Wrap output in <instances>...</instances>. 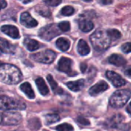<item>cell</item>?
<instances>
[{
    "label": "cell",
    "instance_id": "cell-1",
    "mask_svg": "<svg viewBox=\"0 0 131 131\" xmlns=\"http://www.w3.org/2000/svg\"><path fill=\"white\" fill-rule=\"evenodd\" d=\"M21 72L16 66L0 62V81L6 84H16L21 79Z\"/></svg>",
    "mask_w": 131,
    "mask_h": 131
},
{
    "label": "cell",
    "instance_id": "cell-2",
    "mask_svg": "<svg viewBox=\"0 0 131 131\" xmlns=\"http://www.w3.org/2000/svg\"><path fill=\"white\" fill-rule=\"evenodd\" d=\"M90 40L94 49L98 51L108 48L111 42V39L109 37L107 31L102 30H98L93 33L91 35Z\"/></svg>",
    "mask_w": 131,
    "mask_h": 131
},
{
    "label": "cell",
    "instance_id": "cell-3",
    "mask_svg": "<svg viewBox=\"0 0 131 131\" xmlns=\"http://www.w3.org/2000/svg\"><path fill=\"white\" fill-rule=\"evenodd\" d=\"M131 91L127 89H122L116 91L110 98V104L114 108L123 107L130 98Z\"/></svg>",
    "mask_w": 131,
    "mask_h": 131
},
{
    "label": "cell",
    "instance_id": "cell-4",
    "mask_svg": "<svg viewBox=\"0 0 131 131\" xmlns=\"http://www.w3.org/2000/svg\"><path fill=\"white\" fill-rule=\"evenodd\" d=\"M21 121L20 113L13 111H6L0 113V125L15 126L18 124Z\"/></svg>",
    "mask_w": 131,
    "mask_h": 131
},
{
    "label": "cell",
    "instance_id": "cell-5",
    "mask_svg": "<svg viewBox=\"0 0 131 131\" xmlns=\"http://www.w3.org/2000/svg\"><path fill=\"white\" fill-rule=\"evenodd\" d=\"M25 107V104L19 100L11 98L5 95L0 96V110H24Z\"/></svg>",
    "mask_w": 131,
    "mask_h": 131
},
{
    "label": "cell",
    "instance_id": "cell-6",
    "mask_svg": "<svg viewBox=\"0 0 131 131\" xmlns=\"http://www.w3.org/2000/svg\"><path fill=\"white\" fill-rule=\"evenodd\" d=\"M60 29L57 25L50 24L41 28L39 31V36L41 38L45 41H51L54 37L60 35Z\"/></svg>",
    "mask_w": 131,
    "mask_h": 131
},
{
    "label": "cell",
    "instance_id": "cell-7",
    "mask_svg": "<svg viewBox=\"0 0 131 131\" xmlns=\"http://www.w3.org/2000/svg\"><path fill=\"white\" fill-rule=\"evenodd\" d=\"M31 58L37 62H40L43 64H51L55 59L56 54L51 50H45V51L31 54Z\"/></svg>",
    "mask_w": 131,
    "mask_h": 131
},
{
    "label": "cell",
    "instance_id": "cell-8",
    "mask_svg": "<svg viewBox=\"0 0 131 131\" xmlns=\"http://www.w3.org/2000/svg\"><path fill=\"white\" fill-rule=\"evenodd\" d=\"M72 64H73V61L71 59L66 58V57H62V58H61V59L58 61V69L61 72L66 73L69 76L70 75L74 76V75L77 74V72L73 71Z\"/></svg>",
    "mask_w": 131,
    "mask_h": 131
},
{
    "label": "cell",
    "instance_id": "cell-9",
    "mask_svg": "<svg viewBox=\"0 0 131 131\" xmlns=\"http://www.w3.org/2000/svg\"><path fill=\"white\" fill-rule=\"evenodd\" d=\"M107 78L110 80V81L113 84V85L116 88L121 87L126 84L125 80L118 74L112 71H107L106 72Z\"/></svg>",
    "mask_w": 131,
    "mask_h": 131
},
{
    "label": "cell",
    "instance_id": "cell-10",
    "mask_svg": "<svg viewBox=\"0 0 131 131\" xmlns=\"http://www.w3.org/2000/svg\"><path fill=\"white\" fill-rule=\"evenodd\" d=\"M20 21L21 25H23L26 28H34L38 25L37 21L35 20L28 12H24L21 13L20 17Z\"/></svg>",
    "mask_w": 131,
    "mask_h": 131
},
{
    "label": "cell",
    "instance_id": "cell-11",
    "mask_svg": "<svg viewBox=\"0 0 131 131\" xmlns=\"http://www.w3.org/2000/svg\"><path fill=\"white\" fill-rule=\"evenodd\" d=\"M108 88L109 87L107 82H105L104 81H101L89 89V94L91 96H97L99 94L107 91Z\"/></svg>",
    "mask_w": 131,
    "mask_h": 131
},
{
    "label": "cell",
    "instance_id": "cell-12",
    "mask_svg": "<svg viewBox=\"0 0 131 131\" xmlns=\"http://www.w3.org/2000/svg\"><path fill=\"white\" fill-rule=\"evenodd\" d=\"M0 29L3 33L10 36L12 38H18L20 37L18 29L14 25H3L1 27Z\"/></svg>",
    "mask_w": 131,
    "mask_h": 131
},
{
    "label": "cell",
    "instance_id": "cell-13",
    "mask_svg": "<svg viewBox=\"0 0 131 131\" xmlns=\"http://www.w3.org/2000/svg\"><path fill=\"white\" fill-rule=\"evenodd\" d=\"M0 51L4 54H14L15 47L6 39L0 38Z\"/></svg>",
    "mask_w": 131,
    "mask_h": 131
},
{
    "label": "cell",
    "instance_id": "cell-14",
    "mask_svg": "<svg viewBox=\"0 0 131 131\" xmlns=\"http://www.w3.org/2000/svg\"><path fill=\"white\" fill-rule=\"evenodd\" d=\"M108 61L111 64L116 66H123L127 63L126 59L120 54H112L109 57Z\"/></svg>",
    "mask_w": 131,
    "mask_h": 131
},
{
    "label": "cell",
    "instance_id": "cell-15",
    "mask_svg": "<svg viewBox=\"0 0 131 131\" xmlns=\"http://www.w3.org/2000/svg\"><path fill=\"white\" fill-rule=\"evenodd\" d=\"M84 84H85V81L84 79H79L77 81H70V82H68L67 83V86H68V88L71 91L77 92V91H81L84 88Z\"/></svg>",
    "mask_w": 131,
    "mask_h": 131
},
{
    "label": "cell",
    "instance_id": "cell-16",
    "mask_svg": "<svg viewBox=\"0 0 131 131\" xmlns=\"http://www.w3.org/2000/svg\"><path fill=\"white\" fill-rule=\"evenodd\" d=\"M94 27V23L88 19H81L79 21V28L84 32L91 31Z\"/></svg>",
    "mask_w": 131,
    "mask_h": 131
},
{
    "label": "cell",
    "instance_id": "cell-17",
    "mask_svg": "<svg viewBox=\"0 0 131 131\" xmlns=\"http://www.w3.org/2000/svg\"><path fill=\"white\" fill-rule=\"evenodd\" d=\"M35 84H36V85L38 87V89L40 91L41 94L45 96L49 93L48 88L46 85V84H45V81H44V79L42 78H38L35 80Z\"/></svg>",
    "mask_w": 131,
    "mask_h": 131
},
{
    "label": "cell",
    "instance_id": "cell-18",
    "mask_svg": "<svg viewBox=\"0 0 131 131\" xmlns=\"http://www.w3.org/2000/svg\"><path fill=\"white\" fill-rule=\"evenodd\" d=\"M77 48H78V52L82 56L88 55L90 53V48L84 40L81 39L78 41Z\"/></svg>",
    "mask_w": 131,
    "mask_h": 131
},
{
    "label": "cell",
    "instance_id": "cell-19",
    "mask_svg": "<svg viewBox=\"0 0 131 131\" xmlns=\"http://www.w3.org/2000/svg\"><path fill=\"white\" fill-rule=\"evenodd\" d=\"M24 45L26 48L30 51H34L38 49L40 47V44L38 41L31 38H25V40L24 41Z\"/></svg>",
    "mask_w": 131,
    "mask_h": 131
},
{
    "label": "cell",
    "instance_id": "cell-20",
    "mask_svg": "<svg viewBox=\"0 0 131 131\" xmlns=\"http://www.w3.org/2000/svg\"><path fill=\"white\" fill-rule=\"evenodd\" d=\"M20 89L22 91L23 93H25V94L31 98V99H33L35 98V93H34V91L31 86V84L28 82H25V83H23L21 86H20Z\"/></svg>",
    "mask_w": 131,
    "mask_h": 131
},
{
    "label": "cell",
    "instance_id": "cell-21",
    "mask_svg": "<svg viewBox=\"0 0 131 131\" xmlns=\"http://www.w3.org/2000/svg\"><path fill=\"white\" fill-rule=\"evenodd\" d=\"M56 47L62 51H66L70 48V41L65 38H59L56 41Z\"/></svg>",
    "mask_w": 131,
    "mask_h": 131
},
{
    "label": "cell",
    "instance_id": "cell-22",
    "mask_svg": "<svg viewBox=\"0 0 131 131\" xmlns=\"http://www.w3.org/2000/svg\"><path fill=\"white\" fill-rule=\"evenodd\" d=\"M47 80H48V81L50 86L51 87V89H52L56 94H61L64 93V91H63L61 88H60L58 87L57 82L54 80V78H53V77H52L51 75H50V74L48 75V76H47Z\"/></svg>",
    "mask_w": 131,
    "mask_h": 131
},
{
    "label": "cell",
    "instance_id": "cell-23",
    "mask_svg": "<svg viewBox=\"0 0 131 131\" xmlns=\"http://www.w3.org/2000/svg\"><path fill=\"white\" fill-rule=\"evenodd\" d=\"M59 120H60V117L56 114H50L45 116V123L47 125H50L54 123H56Z\"/></svg>",
    "mask_w": 131,
    "mask_h": 131
},
{
    "label": "cell",
    "instance_id": "cell-24",
    "mask_svg": "<svg viewBox=\"0 0 131 131\" xmlns=\"http://www.w3.org/2000/svg\"><path fill=\"white\" fill-rule=\"evenodd\" d=\"M107 31V34H108L109 37L111 38V41H116V40L119 39L121 36V32L117 29H110Z\"/></svg>",
    "mask_w": 131,
    "mask_h": 131
},
{
    "label": "cell",
    "instance_id": "cell-25",
    "mask_svg": "<svg viewBox=\"0 0 131 131\" xmlns=\"http://www.w3.org/2000/svg\"><path fill=\"white\" fill-rule=\"evenodd\" d=\"M61 13L62 15H64V16H70L71 15H73L74 13V8L71 6V5H67L65 7H64L61 11Z\"/></svg>",
    "mask_w": 131,
    "mask_h": 131
},
{
    "label": "cell",
    "instance_id": "cell-26",
    "mask_svg": "<svg viewBox=\"0 0 131 131\" xmlns=\"http://www.w3.org/2000/svg\"><path fill=\"white\" fill-rule=\"evenodd\" d=\"M56 130L57 131H73L74 130V127L69 124H62L58 125V127H56Z\"/></svg>",
    "mask_w": 131,
    "mask_h": 131
},
{
    "label": "cell",
    "instance_id": "cell-27",
    "mask_svg": "<svg viewBox=\"0 0 131 131\" xmlns=\"http://www.w3.org/2000/svg\"><path fill=\"white\" fill-rule=\"evenodd\" d=\"M60 31H63V32H66V31H68L71 28V25H70V23L68 21H63V22H61L58 25Z\"/></svg>",
    "mask_w": 131,
    "mask_h": 131
},
{
    "label": "cell",
    "instance_id": "cell-28",
    "mask_svg": "<svg viewBox=\"0 0 131 131\" xmlns=\"http://www.w3.org/2000/svg\"><path fill=\"white\" fill-rule=\"evenodd\" d=\"M121 50L123 52L127 54V53H130L131 52V42L126 43L124 45H123L121 46Z\"/></svg>",
    "mask_w": 131,
    "mask_h": 131
},
{
    "label": "cell",
    "instance_id": "cell-29",
    "mask_svg": "<svg viewBox=\"0 0 131 131\" xmlns=\"http://www.w3.org/2000/svg\"><path fill=\"white\" fill-rule=\"evenodd\" d=\"M45 3L49 6H57L58 5L61 3V0H45Z\"/></svg>",
    "mask_w": 131,
    "mask_h": 131
},
{
    "label": "cell",
    "instance_id": "cell-30",
    "mask_svg": "<svg viewBox=\"0 0 131 131\" xmlns=\"http://www.w3.org/2000/svg\"><path fill=\"white\" fill-rule=\"evenodd\" d=\"M77 121H78V122L79 124H82V125H84V126L90 125V121H89L88 120H87L86 118L83 117H78Z\"/></svg>",
    "mask_w": 131,
    "mask_h": 131
},
{
    "label": "cell",
    "instance_id": "cell-31",
    "mask_svg": "<svg viewBox=\"0 0 131 131\" xmlns=\"http://www.w3.org/2000/svg\"><path fill=\"white\" fill-rule=\"evenodd\" d=\"M7 5V2L4 0H0V10L5 8Z\"/></svg>",
    "mask_w": 131,
    "mask_h": 131
},
{
    "label": "cell",
    "instance_id": "cell-32",
    "mask_svg": "<svg viewBox=\"0 0 131 131\" xmlns=\"http://www.w3.org/2000/svg\"><path fill=\"white\" fill-rule=\"evenodd\" d=\"M86 69H87V64L85 63L81 64V72L82 73H84L85 71H86Z\"/></svg>",
    "mask_w": 131,
    "mask_h": 131
},
{
    "label": "cell",
    "instance_id": "cell-33",
    "mask_svg": "<svg viewBox=\"0 0 131 131\" xmlns=\"http://www.w3.org/2000/svg\"><path fill=\"white\" fill-rule=\"evenodd\" d=\"M124 74H125L127 77H129V78H131V68H128V69H127V70L125 71Z\"/></svg>",
    "mask_w": 131,
    "mask_h": 131
},
{
    "label": "cell",
    "instance_id": "cell-34",
    "mask_svg": "<svg viewBox=\"0 0 131 131\" xmlns=\"http://www.w3.org/2000/svg\"><path fill=\"white\" fill-rule=\"evenodd\" d=\"M127 111L130 114H131V102L129 104V105H128L127 107Z\"/></svg>",
    "mask_w": 131,
    "mask_h": 131
},
{
    "label": "cell",
    "instance_id": "cell-35",
    "mask_svg": "<svg viewBox=\"0 0 131 131\" xmlns=\"http://www.w3.org/2000/svg\"><path fill=\"white\" fill-rule=\"evenodd\" d=\"M101 3L104 5H108V4L112 3V1H101Z\"/></svg>",
    "mask_w": 131,
    "mask_h": 131
}]
</instances>
